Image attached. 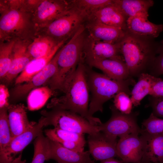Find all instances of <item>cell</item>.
Returning <instances> with one entry per match:
<instances>
[{"instance_id": "obj_1", "label": "cell", "mask_w": 163, "mask_h": 163, "mask_svg": "<svg viewBox=\"0 0 163 163\" xmlns=\"http://www.w3.org/2000/svg\"><path fill=\"white\" fill-rule=\"evenodd\" d=\"M89 91L87 84L86 65L82 59L70 81L65 87L63 94L52 98L47 105L51 109L67 110L77 113L92 124L98 126L102 122L88 113Z\"/></svg>"}, {"instance_id": "obj_2", "label": "cell", "mask_w": 163, "mask_h": 163, "mask_svg": "<svg viewBox=\"0 0 163 163\" xmlns=\"http://www.w3.org/2000/svg\"><path fill=\"white\" fill-rule=\"evenodd\" d=\"M85 29L82 24L59 50L56 72L46 83L54 92L56 90L63 92L82 59Z\"/></svg>"}, {"instance_id": "obj_3", "label": "cell", "mask_w": 163, "mask_h": 163, "mask_svg": "<svg viewBox=\"0 0 163 163\" xmlns=\"http://www.w3.org/2000/svg\"><path fill=\"white\" fill-rule=\"evenodd\" d=\"M87 84L91 93L88 113L91 117L97 111H103L104 104L117 93L123 92L129 95V87L136 82L133 78L123 81L111 79L105 75L96 72L86 65Z\"/></svg>"}, {"instance_id": "obj_4", "label": "cell", "mask_w": 163, "mask_h": 163, "mask_svg": "<svg viewBox=\"0 0 163 163\" xmlns=\"http://www.w3.org/2000/svg\"><path fill=\"white\" fill-rule=\"evenodd\" d=\"M0 42L31 39L37 31L32 13L21 8L1 6Z\"/></svg>"}, {"instance_id": "obj_5", "label": "cell", "mask_w": 163, "mask_h": 163, "mask_svg": "<svg viewBox=\"0 0 163 163\" xmlns=\"http://www.w3.org/2000/svg\"><path fill=\"white\" fill-rule=\"evenodd\" d=\"M118 44L130 76L139 77L142 73H147L157 54L158 44L152 47L142 38L127 32Z\"/></svg>"}, {"instance_id": "obj_6", "label": "cell", "mask_w": 163, "mask_h": 163, "mask_svg": "<svg viewBox=\"0 0 163 163\" xmlns=\"http://www.w3.org/2000/svg\"><path fill=\"white\" fill-rule=\"evenodd\" d=\"M46 118L45 126L52 125L55 128L78 134L91 135L100 131L99 126L91 124L79 115L71 111L53 109L40 112Z\"/></svg>"}, {"instance_id": "obj_7", "label": "cell", "mask_w": 163, "mask_h": 163, "mask_svg": "<svg viewBox=\"0 0 163 163\" xmlns=\"http://www.w3.org/2000/svg\"><path fill=\"white\" fill-rule=\"evenodd\" d=\"M110 109L111 117L106 122L98 125L100 131L116 138L133 133L140 135L142 129L137 123L138 112H132L129 114L123 113L113 105H111Z\"/></svg>"}, {"instance_id": "obj_8", "label": "cell", "mask_w": 163, "mask_h": 163, "mask_svg": "<svg viewBox=\"0 0 163 163\" xmlns=\"http://www.w3.org/2000/svg\"><path fill=\"white\" fill-rule=\"evenodd\" d=\"M85 20L84 16L72 8L66 14L55 20L39 32L47 34L59 43L71 38Z\"/></svg>"}, {"instance_id": "obj_9", "label": "cell", "mask_w": 163, "mask_h": 163, "mask_svg": "<svg viewBox=\"0 0 163 163\" xmlns=\"http://www.w3.org/2000/svg\"><path fill=\"white\" fill-rule=\"evenodd\" d=\"M72 8L70 1H40L32 13L33 19L37 32L66 14Z\"/></svg>"}, {"instance_id": "obj_10", "label": "cell", "mask_w": 163, "mask_h": 163, "mask_svg": "<svg viewBox=\"0 0 163 163\" xmlns=\"http://www.w3.org/2000/svg\"><path fill=\"white\" fill-rule=\"evenodd\" d=\"M45 123L46 118L42 116L32 128L13 138L0 157V163H12L16 155L21 154L24 149L43 132Z\"/></svg>"}, {"instance_id": "obj_11", "label": "cell", "mask_w": 163, "mask_h": 163, "mask_svg": "<svg viewBox=\"0 0 163 163\" xmlns=\"http://www.w3.org/2000/svg\"><path fill=\"white\" fill-rule=\"evenodd\" d=\"M82 58L86 63L107 59L123 58L118 43L114 44L95 40L88 36L85 39Z\"/></svg>"}, {"instance_id": "obj_12", "label": "cell", "mask_w": 163, "mask_h": 163, "mask_svg": "<svg viewBox=\"0 0 163 163\" xmlns=\"http://www.w3.org/2000/svg\"><path fill=\"white\" fill-rule=\"evenodd\" d=\"M117 138L101 131L88 135V142L89 152L97 161H102L118 157L117 151Z\"/></svg>"}, {"instance_id": "obj_13", "label": "cell", "mask_w": 163, "mask_h": 163, "mask_svg": "<svg viewBox=\"0 0 163 163\" xmlns=\"http://www.w3.org/2000/svg\"><path fill=\"white\" fill-rule=\"evenodd\" d=\"M139 135L131 134L120 138L117 141L116 148L118 157L123 163H141L143 142Z\"/></svg>"}, {"instance_id": "obj_14", "label": "cell", "mask_w": 163, "mask_h": 163, "mask_svg": "<svg viewBox=\"0 0 163 163\" xmlns=\"http://www.w3.org/2000/svg\"><path fill=\"white\" fill-rule=\"evenodd\" d=\"M59 54V50L47 65L29 81L15 85L12 92L13 96L17 98L22 97L33 90L46 83L56 72Z\"/></svg>"}, {"instance_id": "obj_15", "label": "cell", "mask_w": 163, "mask_h": 163, "mask_svg": "<svg viewBox=\"0 0 163 163\" xmlns=\"http://www.w3.org/2000/svg\"><path fill=\"white\" fill-rule=\"evenodd\" d=\"M31 40H16L12 51L9 69L2 79L9 83L17 78L33 59L30 55L28 47Z\"/></svg>"}, {"instance_id": "obj_16", "label": "cell", "mask_w": 163, "mask_h": 163, "mask_svg": "<svg viewBox=\"0 0 163 163\" xmlns=\"http://www.w3.org/2000/svg\"><path fill=\"white\" fill-rule=\"evenodd\" d=\"M148 14H141L127 19V32L140 38H154L158 37L163 30V25L150 22L148 19Z\"/></svg>"}, {"instance_id": "obj_17", "label": "cell", "mask_w": 163, "mask_h": 163, "mask_svg": "<svg viewBox=\"0 0 163 163\" xmlns=\"http://www.w3.org/2000/svg\"><path fill=\"white\" fill-rule=\"evenodd\" d=\"M50 139V149L46 161L53 159L58 163H94L89 151L78 152L67 149Z\"/></svg>"}, {"instance_id": "obj_18", "label": "cell", "mask_w": 163, "mask_h": 163, "mask_svg": "<svg viewBox=\"0 0 163 163\" xmlns=\"http://www.w3.org/2000/svg\"><path fill=\"white\" fill-rule=\"evenodd\" d=\"M86 63L91 67L101 70L105 75L113 80L123 81L132 78L123 58L105 59L90 61Z\"/></svg>"}, {"instance_id": "obj_19", "label": "cell", "mask_w": 163, "mask_h": 163, "mask_svg": "<svg viewBox=\"0 0 163 163\" xmlns=\"http://www.w3.org/2000/svg\"><path fill=\"white\" fill-rule=\"evenodd\" d=\"M85 28L90 38L114 44L120 43L127 34L121 28L93 22H88Z\"/></svg>"}, {"instance_id": "obj_20", "label": "cell", "mask_w": 163, "mask_h": 163, "mask_svg": "<svg viewBox=\"0 0 163 163\" xmlns=\"http://www.w3.org/2000/svg\"><path fill=\"white\" fill-rule=\"evenodd\" d=\"M143 142L141 163H163V134H151L142 132Z\"/></svg>"}, {"instance_id": "obj_21", "label": "cell", "mask_w": 163, "mask_h": 163, "mask_svg": "<svg viewBox=\"0 0 163 163\" xmlns=\"http://www.w3.org/2000/svg\"><path fill=\"white\" fill-rule=\"evenodd\" d=\"M8 111L12 139L32 128L36 123L29 121L23 104H10Z\"/></svg>"}, {"instance_id": "obj_22", "label": "cell", "mask_w": 163, "mask_h": 163, "mask_svg": "<svg viewBox=\"0 0 163 163\" xmlns=\"http://www.w3.org/2000/svg\"><path fill=\"white\" fill-rule=\"evenodd\" d=\"M126 20L112 2L92 13L86 20L120 28L125 30Z\"/></svg>"}, {"instance_id": "obj_23", "label": "cell", "mask_w": 163, "mask_h": 163, "mask_svg": "<svg viewBox=\"0 0 163 163\" xmlns=\"http://www.w3.org/2000/svg\"><path fill=\"white\" fill-rule=\"evenodd\" d=\"M65 42L64 41L60 43L53 51L46 55L31 60L16 78L15 85L28 81L42 70L52 60Z\"/></svg>"}, {"instance_id": "obj_24", "label": "cell", "mask_w": 163, "mask_h": 163, "mask_svg": "<svg viewBox=\"0 0 163 163\" xmlns=\"http://www.w3.org/2000/svg\"><path fill=\"white\" fill-rule=\"evenodd\" d=\"M59 43L47 34L39 32L31 39L28 51L33 59L39 58L53 51Z\"/></svg>"}, {"instance_id": "obj_25", "label": "cell", "mask_w": 163, "mask_h": 163, "mask_svg": "<svg viewBox=\"0 0 163 163\" xmlns=\"http://www.w3.org/2000/svg\"><path fill=\"white\" fill-rule=\"evenodd\" d=\"M113 4L127 19L139 14H148L154 2L151 0H113Z\"/></svg>"}, {"instance_id": "obj_26", "label": "cell", "mask_w": 163, "mask_h": 163, "mask_svg": "<svg viewBox=\"0 0 163 163\" xmlns=\"http://www.w3.org/2000/svg\"><path fill=\"white\" fill-rule=\"evenodd\" d=\"M138 78V81L131 91L130 98L133 105L135 107L140 105L141 100L146 95L150 94L153 86L158 78L148 73H143Z\"/></svg>"}, {"instance_id": "obj_27", "label": "cell", "mask_w": 163, "mask_h": 163, "mask_svg": "<svg viewBox=\"0 0 163 163\" xmlns=\"http://www.w3.org/2000/svg\"><path fill=\"white\" fill-rule=\"evenodd\" d=\"M54 93L48 85L33 90L28 94L27 97L28 109L30 110L34 111L41 108Z\"/></svg>"}, {"instance_id": "obj_28", "label": "cell", "mask_w": 163, "mask_h": 163, "mask_svg": "<svg viewBox=\"0 0 163 163\" xmlns=\"http://www.w3.org/2000/svg\"><path fill=\"white\" fill-rule=\"evenodd\" d=\"M70 1L72 8L79 11L85 20L94 12L113 2V0H73Z\"/></svg>"}, {"instance_id": "obj_29", "label": "cell", "mask_w": 163, "mask_h": 163, "mask_svg": "<svg viewBox=\"0 0 163 163\" xmlns=\"http://www.w3.org/2000/svg\"><path fill=\"white\" fill-rule=\"evenodd\" d=\"M46 136L53 141H70L77 143L84 147L86 143L84 134H78L60 129L54 128L44 131Z\"/></svg>"}, {"instance_id": "obj_30", "label": "cell", "mask_w": 163, "mask_h": 163, "mask_svg": "<svg viewBox=\"0 0 163 163\" xmlns=\"http://www.w3.org/2000/svg\"><path fill=\"white\" fill-rule=\"evenodd\" d=\"M8 108L0 109V157L4 154L12 138L10 129Z\"/></svg>"}, {"instance_id": "obj_31", "label": "cell", "mask_w": 163, "mask_h": 163, "mask_svg": "<svg viewBox=\"0 0 163 163\" xmlns=\"http://www.w3.org/2000/svg\"><path fill=\"white\" fill-rule=\"evenodd\" d=\"M16 40L0 42V78L2 80L7 73L11 64L12 51Z\"/></svg>"}, {"instance_id": "obj_32", "label": "cell", "mask_w": 163, "mask_h": 163, "mask_svg": "<svg viewBox=\"0 0 163 163\" xmlns=\"http://www.w3.org/2000/svg\"><path fill=\"white\" fill-rule=\"evenodd\" d=\"M34 145V153L31 163H44L50 149L49 139L42 132L35 139Z\"/></svg>"}, {"instance_id": "obj_33", "label": "cell", "mask_w": 163, "mask_h": 163, "mask_svg": "<svg viewBox=\"0 0 163 163\" xmlns=\"http://www.w3.org/2000/svg\"><path fill=\"white\" fill-rule=\"evenodd\" d=\"M142 132L151 134H163V119L151 113L149 117L142 123Z\"/></svg>"}, {"instance_id": "obj_34", "label": "cell", "mask_w": 163, "mask_h": 163, "mask_svg": "<svg viewBox=\"0 0 163 163\" xmlns=\"http://www.w3.org/2000/svg\"><path fill=\"white\" fill-rule=\"evenodd\" d=\"M129 95L123 92L117 94L113 97V105L120 112L129 114L132 112L133 104Z\"/></svg>"}, {"instance_id": "obj_35", "label": "cell", "mask_w": 163, "mask_h": 163, "mask_svg": "<svg viewBox=\"0 0 163 163\" xmlns=\"http://www.w3.org/2000/svg\"><path fill=\"white\" fill-rule=\"evenodd\" d=\"M149 72V74L157 77L163 74V40L158 44L157 54Z\"/></svg>"}, {"instance_id": "obj_36", "label": "cell", "mask_w": 163, "mask_h": 163, "mask_svg": "<svg viewBox=\"0 0 163 163\" xmlns=\"http://www.w3.org/2000/svg\"><path fill=\"white\" fill-rule=\"evenodd\" d=\"M151 107L152 113L157 117H163V97H156L150 96L148 105Z\"/></svg>"}, {"instance_id": "obj_37", "label": "cell", "mask_w": 163, "mask_h": 163, "mask_svg": "<svg viewBox=\"0 0 163 163\" xmlns=\"http://www.w3.org/2000/svg\"><path fill=\"white\" fill-rule=\"evenodd\" d=\"M10 95L8 89L3 84L0 85V109L8 108L9 105L8 98Z\"/></svg>"}, {"instance_id": "obj_38", "label": "cell", "mask_w": 163, "mask_h": 163, "mask_svg": "<svg viewBox=\"0 0 163 163\" xmlns=\"http://www.w3.org/2000/svg\"><path fill=\"white\" fill-rule=\"evenodd\" d=\"M156 97H163V80L158 78L152 88L149 94Z\"/></svg>"}, {"instance_id": "obj_39", "label": "cell", "mask_w": 163, "mask_h": 163, "mask_svg": "<svg viewBox=\"0 0 163 163\" xmlns=\"http://www.w3.org/2000/svg\"><path fill=\"white\" fill-rule=\"evenodd\" d=\"M57 142L64 147L69 149L78 152L84 151V147L75 142L64 141H60Z\"/></svg>"}, {"instance_id": "obj_40", "label": "cell", "mask_w": 163, "mask_h": 163, "mask_svg": "<svg viewBox=\"0 0 163 163\" xmlns=\"http://www.w3.org/2000/svg\"><path fill=\"white\" fill-rule=\"evenodd\" d=\"M100 163H123L118 160L111 158L101 161Z\"/></svg>"}, {"instance_id": "obj_41", "label": "cell", "mask_w": 163, "mask_h": 163, "mask_svg": "<svg viewBox=\"0 0 163 163\" xmlns=\"http://www.w3.org/2000/svg\"><path fill=\"white\" fill-rule=\"evenodd\" d=\"M21 154L19 155L14 159L12 163H26L25 160L22 161L21 160Z\"/></svg>"}]
</instances>
